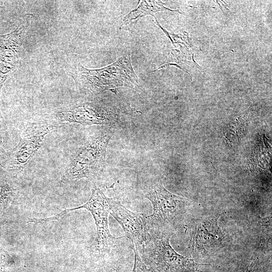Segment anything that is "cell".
I'll list each match as a JSON object with an SVG mask.
<instances>
[{
    "label": "cell",
    "mask_w": 272,
    "mask_h": 272,
    "mask_svg": "<svg viewBox=\"0 0 272 272\" xmlns=\"http://www.w3.org/2000/svg\"><path fill=\"white\" fill-rule=\"evenodd\" d=\"M74 74L76 83L94 93L121 86L139 87V78L132 68L128 52L113 63L101 69H89L79 64Z\"/></svg>",
    "instance_id": "obj_1"
},
{
    "label": "cell",
    "mask_w": 272,
    "mask_h": 272,
    "mask_svg": "<svg viewBox=\"0 0 272 272\" xmlns=\"http://www.w3.org/2000/svg\"><path fill=\"white\" fill-rule=\"evenodd\" d=\"M111 199L112 198L105 196L100 188L95 186L92 189L90 198L84 205L74 208L65 209L50 217L32 218L31 222L38 224L57 220L70 212L86 209L93 216L97 230L96 238L90 247L91 250L95 256L102 257L109 253L118 239L123 237H114L109 230L108 217L110 213Z\"/></svg>",
    "instance_id": "obj_2"
},
{
    "label": "cell",
    "mask_w": 272,
    "mask_h": 272,
    "mask_svg": "<svg viewBox=\"0 0 272 272\" xmlns=\"http://www.w3.org/2000/svg\"><path fill=\"white\" fill-rule=\"evenodd\" d=\"M112 134L110 130L102 131L79 148L71 158L66 177L71 180L97 179L105 168L106 149Z\"/></svg>",
    "instance_id": "obj_3"
},
{
    "label": "cell",
    "mask_w": 272,
    "mask_h": 272,
    "mask_svg": "<svg viewBox=\"0 0 272 272\" xmlns=\"http://www.w3.org/2000/svg\"><path fill=\"white\" fill-rule=\"evenodd\" d=\"M141 249L146 263L154 272H202L193 259L177 253L171 246L172 234L158 231Z\"/></svg>",
    "instance_id": "obj_4"
},
{
    "label": "cell",
    "mask_w": 272,
    "mask_h": 272,
    "mask_svg": "<svg viewBox=\"0 0 272 272\" xmlns=\"http://www.w3.org/2000/svg\"><path fill=\"white\" fill-rule=\"evenodd\" d=\"M64 125L52 116L29 124L10 155L8 170L15 174L23 171L42 145L46 135Z\"/></svg>",
    "instance_id": "obj_5"
},
{
    "label": "cell",
    "mask_w": 272,
    "mask_h": 272,
    "mask_svg": "<svg viewBox=\"0 0 272 272\" xmlns=\"http://www.w3.org/2000/svg\"><path fill=\"white\" fill-rule=\"evenodd\" d=\"M144 196L150 201L153 209L151 215L146 216L147 223L159 226L173 224L189 206L188 199L169 192L160 183L151 185Z\"/></svg>",
    "instance_id": "obj_6"
},
{
    "label": "cell",
    "mask_w": 272,
    "mask_h": 272,
    "mask_svg": "<svg viewBox=\"0 0 272 272\" xmlns=\"http://www.w3.org/2000/svg\"><path fill=\"white\" fill-rule=\"evenodd\" d=\"M220 215L196 222L190 234L189 248L199 254L206 255L222 247L224 235L219 225Z\"/></svg>",
    "instance_id": "obj_7"
},
{
    "label": "cell",
    "mask_w": 272,
    "mask_h": 272,
    "mask_svg": "<svg viewBox=\"0 0 272 272\" xmlns=\"http://www.w3.org/2000/svg\"><path fill=\"white\" fill-rule=\"evenodd\" d=\"M110 213L138 250L149 241L150 235L146 215L128 210L115 198L111 199Z\"/></svg>",
    "instance_id": "obj_8"
},
{
    "label": "cell",
    "mask_w": 272,
    "mask_h": 272,
    "mask_svg": "<svg viewBox=\"0 0 272 272\" xmlns=\"http://www.w3.org/2000/svg\"><path fill=\"white\" fill-rule=\"evenodd\" d=\"M52 116L59 123H77L83 125L108 124L115 114L94 103L87 102L58 109Z\"/></svg>",
    "instance_id": "obj_9"
},
{
    "label": "cell",
    "mask_w": 272,
    "mask_h": 272,
    "mask_svg": "<svg viewBox=\"0 0 272 272\" xmlns=\"http://www.w3.org/2000/svg\"><path fill=\"white\" fill-rule=\"evenodd\" d=\"M25 29L21 25L11 33L0 35V95L4 83L16 67Z\"/></svg>",
    "instance_id": "obj_10"
},
{
    "label": "cell",
    "mask_w": 272,
    "mask_h": 272,
    "mask_svg": "<svg viewBox=\"0 0 272 272\" xmlns=\"http://www.w3.org/2000/svg\"><path fill=\"white\" fill-rule=\"evenodd\" d=\"M164 4L161 1H141L138 7L132 10L128 14L123 17L120 25V29H126L134 26L138 20L146 15H153L160 11L178 10H171L163 6Z\"/></svg>",
    "instance_id": "obj_11"
},
{
    "label": "cell",
    "mask_w": 272,
    "mask_h": 272,
    "mask_svg": "<svg viewBox=\"0 0 272 272\" xmlns=\"http://www.w3.org/2000/svg\"><path fill=\"white\" fill-rule=\"evenodd\" d=\"M123 264L118 260H110L104 262L97 272H121Z\"/></svg>",
    "instance_id": "obj_12"
},
{
    "label": "cell",
    "mask_w": 272,
    "mask_h": 272,
    "mask_svg": "<svg viewBox=\"0 0 272 272\" xmlns=\"http://www.w3.org/2000/svg\"><path fill=\"white\" fill-rule=\"evenodd\" d=\"M132 249L134 253V263L132 272H154L143 261L138 250L133 246Z\"/></svg>",
    "instance_id": "obj_13"
},
{
    "label": "cell",
    "mask_w": 272,
    "mask_h": 272,
    "mask_svg": "<svg viewBox=\"0 0 272 272\" xmlns=\"http://www.w3.org/2000/svg\"><path fill=\"white\" fill-rule=\"evenodd\" d=\"M13 194V189L8 184L1 187L0 190V209L5 206Z\"/></svg>",
    "instance_id": "obj_14"
},
{
    "label": "cell",
    "mask_w": 272,
    "mask_h": 272,
    "mask_svg": "<svg viewBox=\"0 0 272 272\" xmlns=\"http://www.w3.org/2000/svg\"><path fill=\"white\" fill-rule=\"evenodd\" d=\"M0 272H8L5 256L3 254H0Z\"/></svg>",
    "instance_id": "obj_15"
},
{
    "label": "cell",
    "mask_w": 272,
    "mask_h": 272,
    "mask_svg": "<svg viewBox=\"0 0 272 272\" xmlns=\"http://www.w3.org/2000/svg\"><path fill=\"white\" fill-rule=\"evenodd\" d=\"M257 265L255 262L249 263L246 268L241 272H256Z\"/></svg>",
    "instance_id": "obj_16"
}]
</instances>
